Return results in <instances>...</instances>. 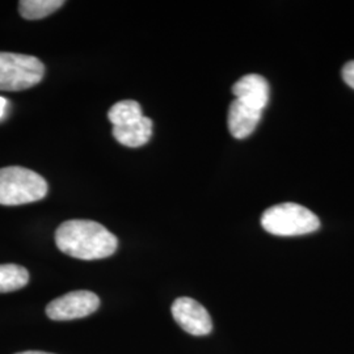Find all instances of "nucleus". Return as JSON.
Returning a JSON list of instances; mask_svg holds the SVG:
<instances>
[{
  "instance_id": "1",
  "label": "nucleus",
  "mask_w": 354,
  "mask_h": 354,
  "mask_svg": "<svg viewBox=\"0 0 354 354\" xmlns=\"http://www.w3.org/2000/svg\"><path fill=\"white\" fill-rule=\"evenodd\" d=\"M55 244L74 259L99 260L112 256L118 247V241L97 222L71 219L57 228Z\"/></svg>"
},
{
  "instance_id": "2",
  "label": "nucleus",
  "mask_w": 354,
  "mask_h": 354,
  "mask_svg": "<svg viewBox=\"0 0 354 354\" xmlns=\"http://www.w3.org/2000/svg\"><path fill=\"white\" fill-rule=\"evenodd\" d=\"M44 177L24 167H4L0 169V205L19 206L37 203L48 194Z\"/></svg>"
},
{
  "instance_id": "3",
  "label": "nucleus",
  "mask_w": 354,
  "mask_h": 354,
  "mask_svg": "<svg viewBox=\"0 0 354 354\" xmlns=\"http://www.w3.org/2000/svg\"><path fill=\"white\" fill-rule=\"evenodd\" d=\"M261 226L272 235L299 236L315 232L320 227V221L302 205L279 203L264 212Z\"/></svg>"
},
{
  "instance_id": "4",
  "label": "nucleus",
  "mask_w": 354,
  "mask_h": 354,
  "mask_svg": "<svg viewBox=\"0 0 354 354\" xmlns=\"http://www.w3.org/2000/svg\"><path fill=\"white\" fill-rule=\"evenodd\" d=\"M45 66L32 55L0 51V91H23L37 86Z\"/></svg>"
},
{
  "instance_id": "5",
  "label": "nucleus",
  "mask_w": 354,
  "mask_h": 354,
  "mask_svg": "<svg viewBox=\"0 0 354 354\" xmlns=\"http://www.w3.org/2000/svg\"><path fill=\"white\" fill-rule=\"evenodd\" d=\"M100 306L99 297L88 290L67 292L51 301L46 307V315L51 320H74L93 314Z\"/></svg>"
},
{
  "instance_id": "6",
  "label": "nucleus",
  "mask_w": 354,
  "mask_h": 354,
  "mask_svg": "<svg viewBox=\"0 0 354 354\" xmlns=\"http://www.w3.org/2000/svg\"><path fill=\"white\" fill-rule=\"evenodd\" d=\"M172 317L181 328L193 336L209 335L213 329V320L207 310L192 298H177L172 304Z\"/></svg>"
},
{
  "instance_id": "7",
  "label": "nucleus",
  "mask_w": 354,
  "mask_h": 354,
  "mask_svg": "<svg viewBox=\"0 0 354 354\" xmlns=\"http://www.w3.org/2000/svg\"><path fill=\"white\" fill-rule=\"evenodd\" d=\"M232 93L236 100L263 112L269 102L270 88L264 76L250 74L243 76L232 86Z\"/></svg>"
},
{
  "instance_id": "8",
  "label": "nucleus",
  "mask_w": 354,
  "mask_h": 354,
  "mask_svg": "<svg viewBox=\"0 0 354 354\" xmlns=\"http://www.w3.org/2000/svg\"><path fill=\"white\" fill-rule=\"evenodd\" d=\"M261 114V111L253 109L250 105L235 99L228 108L227 125L231 136L236 140L250 137L259 125Z\"/></svg>"
},
{
  "instance_id": "9",
  "label": "nucleus",
  "mask_w": 354,
  "mask_h": 354,
  "mask_svg": "<svg viewBox=\"0 0 354 354\" xmlns=\"http://www.w3.org/2000/svg\"><path fill=\"white\" fill-rule=\"evenodd\" d=\"M151 136L152 121L145 115L134 124L127 127H113V137L117 142L133 149L146 145Z\"/></svg>"
},
{
  "instance_id": "10",
  "label": "nucleus",
  "mask_w": 354,
  "mask_h": 354,
  "mask_svg": "<svg viewBox=\"0 0 354 354\" xmlns=\"http://www.w3.org/2000/svg\"><path fill=\"white\" fill-rule=\"evenodd\" d=\"M143 117L140 102L134 100H124L115 102L108 112V118L114 127H127L137 122Z\"/></svg>"
},
{
  "instance_id": "11",
  "label": "nucleus",
  "mask_w": 354,
  "mask_h": 354,
  "mask_svg": "<svg viewBox=\"0 0 354 354\" xmlns=\"http://www.w3.org/2000/svg\"><path fill=\"white\" fill-rule=\"evenodd\" d=\"M64 4V0H21L19 12L26 20H39L58 11Z\"/></svg>"
},
{
  "instance_id": "12",
  "label": "nucleus",
  "mask_w": 354,
  "mask_h": 354,
  "mask_svg": "<svg viewBox=\"0 0 354 354\" xmlns=\"http://www.w3.org/2000/svg\"><path fill=\"white\" fill-rule=\"evenodd\" d=\"M29 282V273L24 266L16 264L0 266V292L20 290Z\"/></svg>"
},
{
  "instance_id": "13",
  "label": "nucleus",
  "mask_w": 354,
  "mask_h": 354,
  "mask_svg": "<svg viewBox=\"0 0 354 354\" xmlns=\"http://www.w3.org/2000/svg\"><path fill=\"white\" fill-rule=\"evenodd\" d=\"M342 79L344 82L354 89V61H351L342 67Z\"/></svg>"
},
{
  "instance_id": "14",
  "label": "nucleus",
  "mask_w": 354,
  "mask_h": 354,
  "mask_svg": "<svg viewBox=\"0 0 354 354\" xmlns=\"http://www.w3.org/2000/svg\"><path fill=\"white\" fill-rule=\"evenodd\" d=\"M6 106H7V99H4V97H1V96H0V118L4 115Z\"/></svg>"
},
{
  "instance_id": "15",
  "label": "nucleus",
  "mask_w": 354,
  "mask_h": 354,
  "mask_svg": "<svg viewBox=\"0 0 354 354\" xmlns=\"http://www.w3.org/2000/svg\"><path fill=\"white\" fill-rule=\"evenodd\" d=\"M16 354H53V353H46V352H37V351H29V352H21V353H16Z\"/></svg>"
}]
</instances>
